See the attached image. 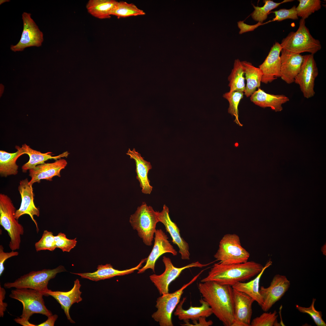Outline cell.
<instances>
[{
    "instance_id": "6da1fadb",
    "label": "cell",
    "mask_w": 326,
    "mask_h": 326,
    "mask_svg": "<svg viewBox=\"0 0 326 326\" xmlns=\"http://www.w3.org/2000/svg\"><path fill=\"white\" fill-rule=\"evenodd\" d=\"M198 288L203 299L209 304L213 314L225 326H232L234 319L233 289L208 281L200 282Z\"/></svg>"
},
{
    "instance_id": "7a4b0ae2",
    "label": "cell",
    "mask_w": 326,
    "mask_h": 326,
    "mask_svg": "<svg viewBox=\"0 0 326 326\" xmlns=\"http://www.w3.org/2000/svg\"><path fill=\"white\" fill-rule=\"evenodd\" d=\"M264 267L261 264L252 261L230 264L219 262L213 266L208 275L201 282L212 281L232 286L238 282L248 280L257 275Z\"/></svg>"
},
{
    "instance_id": "3957f363",
    "label": "cell",
    "mask_w": 326,
    "mask_h": 326,
    "mask_svg": "<svg viewBox=\"0 0 326 326\" xmlns=\"http://www.w3.org/2000/svg\"><path fill=\"white\" fill-rule=\"evenodd\" d=\"M43 296V293L30 289L16 288L12 290L9 297L20 301L23 306L20 318H15V321L23 326H35L29 321L33 314H41L47 317L52 315V312L45 305Z\"/></svg>"
},
{
    "instance_id": "277c9868",
    "label": "cell",
    "mask_w": 326,
    "mask_h": 326,
    "mask_svg": "<svg viewBox=\"0 0 326 326\" xmlns=\"http://www.w3.org/2000/svg\"><path fill=\"white\" fill-rule=\"evenodd\" d=\"M129 222L134 229L146 245L152 244L157 224L159 222L158 212L145 202L138 206L129 217Z\"/></svg>"
},
{
    "instance_id": "5b68a950",
    "label": "cell",
    "mask_w": 326,
    "mask_h": 326,
    "mask_svg": "<svg viewBox=\"0 0 326 326\" xmlns=\"http://www.w3.org/2000/svg\"><path fill=\"white\" fill-rule=\"evenodd\" d=\"M66 271L65 267L62 265L53 269L32 271L21 276L13 282L5 283L4 286L6 289H32L43 293L44 296H48L47 292L50 290L48 288L49 281L54 278L57 273Z\"/></svg>"
},
{
    "instance_id": "8992f818",
    "label": "cell",
    "mask_w": 326,
    "mask_h": 326,
    "mask_svg": "<svg viewBox=\"0 0 326 326\" xmlns=\"http://www.w3.org/2000/svg\"><path fill=\"white\" fill-rule=\"evenodd\" d=\"M16 209L12 200L7 195L0 194V224L6 231L10 238L9 246L11 251L18 250L21 236L24 229L14 217Z\"/></svg>"
},
{
    "instance_id": "52a82bcc",
    "label": "cell",
    "mask_w": 326,
    "mask_h": 326,
    "mask_svg": "<svg viewBox=\"0 0 326 326\" xmlns=\"http://www.w3.org/2000/svg\"><path fill=\"white\" fill-rule=\"evenodd\" d=\"M282 49L297 54L308 52L314 55L321 48L320 41L311 35L305 25V20L301 18L298 29L291 32L282 40Z\"/></svg>"
},
{
    "instance_id": "ba28073f",
    "label": "cell",
    "mask_w": 326,
    "mask_h": 326,
    "mask_svg": "<svg viewBox=\"0 0 326 326\" xmlns=\"http://www.w3.org/2000/svg\"><path fill=\"white\" fill-rule=\"evenodd\" d=\"M205 269L201 271L188 283L184 284L175 292L162 295L156 301L157 311L152 315V318L160 326H174L172 320V313L180 301L184 290L194 282Z\"/></svg>"
},
{
    "instance_id": "9c48e42d",
    "label": "cell",
    "mask_w": 326,
    "mask_h": 326,
    "mask_svg": "<svg viewBox=\"0 0 326 326\" xmlns=\"http://www.w3.org/2000/svg\"><path fill=\"white\" fill-rule=\"evenodd\" d=\"M249 253L241 245L239 236L233 234L224 235L214 257L223 264L245 263L249 258Z\"/></svg>"
},
{
    "instance_id": "30bf717a",
    "label": "cell",
    "mask_w": 326,
    "mask_h": 326,
    "mask_svg": "<svg viewBox=\"0 0 326 326\" xmlns=\"http://www.w3.org/2000/svg\"><path fill=\"white\" fill-rule=\"evenodd\" d=\"M162 261L165 267L164 272L159 275L154 274L149 276L150 280L157 288L160 294L161 295L169 293V285L179 276L184 270L193 267L202 268L214 262L202 264L197 261L182 267H177L173 265L171 260L168 257L163 256Z\"/></svg>"
},
{
    "instance_id": "8fae6325",
    "label": "cell",
    "mask_w": 326,
    "mask_h": 326,
    "mask_svg": "<svg viewBox=\"0 0 326 326\" xmlns=\"http://www.w3.org/2000/svg\"><path fill=\"white\" fill-rule=\"evenodd\" d=\"M303 60L300 71L296 77L294 82L298 85L305 97L308 99L313 97L315 82L318 72L314 55L303 56Z\"/></svg>"
},
{
    "instance_id": "7c38bea8",
    "label": "cell",
    "mask_w": 326,
    "mask_h": 326,
    "mask_svg": "<svg viewBox=\"0 0 326 326\" xmlns=\"http://www.w3.org/2000/svg\"><path fill=\"white\" fill-rule=\"evenodd\" d=\"M23 30L21 39L15 45H11V50L20 51L31 46L40 47L43 41V33L31 17L30 13L24 12L22 15Z\"/></svg>"
},
{
    "instance_id": "4fadbf2b",
    "label": "cell",
    "mask_w": 326,
    "mask_h": 326,
    "mask_svg": "<svg viewBox=\"0 0 326 326\" xmlns=\"http://www.w3.org/2000/svg\"><path fill=\"white\" fill-rule=\"evenodd\" d=\"M290 285V281L286 276L278 274L273 277L269 286H260L259 292L263 300L260 307L263 311H268L284 295Z\"/></svg>"
},
{
    "instance_id": "5bb4252c",
    "label": "cell",
    "mask_w": 326,
    "mask_h": 326,
    "mask_svg": "<svg viewBox=\"0 0 326 326\" xmlns=\"http://www.w3.org/2000/svg\"><path fill=\"white\" fill-rule=\"evenodd\" d=\"M154 243L151 252L147 258L146 264L138 270V273L144 272L149 269L155 273V263L158 258L165 253H171L176 256L177 252L168 240V237L161 229H156L155 233Z\"/></svg>"
},
{
    "instance_id": "9a60e30c",
    "label": "cell",
    "mask_w": 326,
    "mask_h": 326,
    "mask_svg": "<svg viewBox=\"0 0 326 326\" xmlns=\"http://www.w3.org/2000/svg\"><path fill=\"white\" fill-rule=\"evenodd\" d=\"M18 190L21 196V202L19 208L16 211L15 218L18 220L23 215H28L35 223L37 232L38 233L39 229L34 216L39 217L40 212L39 209L34 203L32 185L30 183L27 178H26L20 181Z\"/></svg>"
},
{
    "instance_id": "2e32d148",
    "label": "cell",
    "mask_w": 326,
    "mask_h": 326,
    "mask_svg": "<svg viewBox=\"0 0 326 326\" xmlns=\"http://www.w3.org/2000/svg\"><path fill=\"white\" fill-rule=\"evenodd\" d=\"M233 295L234 319L232 326H250L254 300L245 293L234 289Z\"/></svg>"
},
{
    "instance_id": "e0dca14e",
    "label": "cell",
    "mask_w": 326,
    "mask_h": 326,
    "mask_svg": "<svg viewBox=\"0 0 326 326\" xmlns=\"http://www.w3.org/2000/svg\"><path fill=\"white\" fill-rule=\"evenodd\" d=\"M280 44L276 42L259 68L262 73L261 82L267 84L280 77V54L282 49Z\"/></svg>"
},
{
    "instance_id": "ac0fdd59",
    "label": "cell",
    "mask_w": 326,
    "mask_h": 326,
    "mask_svg": "<svg viewBox=\"0 0 326 326\" xmlns=\"http://www.w3.org/2000/svg\"><path fill=\"white\" fill-rule=\"evenodd\" d=\"M158 214L159 222L163 224L166 231L169 233L171 237L173 243L178 246L181 259L189 260L190 253L189 245L181 237L180 230L177 225L171 219L168 207L164 205L162 210L161 212H158Z\"/></svg>"
},
{
    "instance_id": "d6986e66",
    "label": "cell",
    "mask_w": 326,
    "mask_h": 326,
    "mask_svg": "<svg viewBox=\"0 0 326 326\" xmlns=\"http://www.w3.org/2000/svg\"><path fill=\"white\" fill-rule=\"evenodd\" d=\"M280 56V77L288 84L294 82L299 73L303 62V56L282 49Z\"/></svg>"
},
{
    "instance_id": "ffe728a7",
    "label": "cell",
    "mask_w": 326,
    "mask_h": 326,
    "mask_svg": "<svg viewBox=\"0 0 326 326\" xmlns=\"http://www.w3.org/2000/svg\"><path fill=\"white\" fill-rule=\"evenodd\" d=\"M67 164L66 160L60 158L53 163L37 165L29 170V176L31 177L30 183L33 185L35 183H40L41 180L51 181L54 176L60 177V171L65 168Z\"/></svg>"
},
{
    "instance_id": "44dd1931",
    "label": "cell",
    "mask_w": 326,
    "mask_h": 326,
    "mask_svg": "<svg viewBox=\"0 0 326 326\" xmlns=\"http://www.w3.org/2000/svg\"><path fill=\"white\" fill-rule=\"evenodd\" d=\"M81 286L79 280L76 279L74 281L73 287L68 291H52L50 289L47 292L48 296L53 297L60 305L67 319L72 323L75 322L70 316L69 310L73 304L78 303L82 300L81 297L82 292L80 290Z\"/></svg>"
},
{
    "instance_id": "7402d4cb",
    "label": "cell",
    "mask_w": 326,
    "mask_h": 326,
    "mask_svg": "<svg viewBox=\"0 0 326 326\" xmlns=\"http://www.w3.org/2000/svg\"><path fill=\"white\" fill-rule=\"evenodd\" d=\"M147 258L142 259L139 264L136 267L129 269L124 270H119L114 268L110 264L103 265H99L97 270L92 273H72L78 275L82 278L97 281L100 280L110 279L116 276H122L129 274L133 273L136 270H138L141 267L142 264L146 261Z\"/></svg>"
},
{
    "instance_id": "603a6c76",
    "label": "cell",
    "mask_w": 326,
    "mask_h": 326,
    "mask_svg": "<svg viewBox=\"0 0 326 326\" xmlns=\"http://www.w3.org/2000/svg\"><path fill=\"white\" fill-rule=\"evenodd\" d=\"M126 154L135 162L136 177L139 183L142 192L145 194H150L153 188L148 178L149 171L152 168L150 162L144 160L135 148L132 150L129 149Z\"/></svg>"
},
{
    "instance_id": "cb8c5ba5",
    "label": "cell",
    "mask_w": 326,
    "mask_h": 326,
    "mask_svg": "<svg viewBox=\"0 0 326 326\" xmlns=\"http://www.w3.org/2000/svg\"><path fill=\"white\" fill-rule=\"evenodd\" d=\"M186 299L184 297L177 305L174 312L175 316L178 319L184 322L189 321L190 320H197L200 317L207 318L213 314L212 310L208 303L202 298L200 300L201 305L199 307L191 306L187 310L183 308V305Z\"/></svg>"
},
{
    "instance_id": "d4e9b609",
    "label": "cell",
    "mask_w": 326,
    "mask_h": 326,
    "mask_svg": "<svg viewBox=\"0 0 326 326\" xmlns=\"http://www.w3.org/2000/svg\"><path fill=\"white\" fill-rule=\"evenodd\" d=\"M250 100L255 104L262 108L270 107L275 112L282 110V105L289 101L283 94L275 95L265 92L258 88L251 96Z\"/></svg>"
},
{
    "instance_id": "484cf974",
    "label": "cell",
    "mask_w": 326,
    "mask_h": 326,
    "mask_svg": "<svg viewBox=\"0 0 326 326\" xmlns=\"http://www.w3.org/2000/svg\"><path fill=\"white\" fill-rule=\"evenodd\" d=\"M21 147L24 150L25 154L28 155L29 157V161L22 167V171L24 172L34 168L37 165L44 163L45 161L49 159L57 160L62 157H67L69 154L66 151L58 155L53 156L52 155L53 154H52L51 152L42 153L32 149L26 144H23Z\"/></svg>"
},
{
    "instance_id": "4316f807",
    "label": "cell",
    "mask_w": 326,
    "mask_h": 326,
    "mask_svg": "<svg viewBox=\"0 0 326 326\" xmlns=\"http://www.w3.org/2000/svg\"><path fill=\"white\" fill-rule=\"evenodd\" d=\"M272 263L270 260H268L262 270L254 279L246 283L238 282L232 286V288L247 294L261 306L263 303V300L259 292L260 280L265 270L272 265Z\"/></svg>"
},
{
    "instance_id": "83f0119b",
    "label": "cell",
    "mask_w": 326,
    "mask_h": 326,
    "mask_svg": "<svg viewBox=\"0 0 326 326\" xmlns=\"http://www.w3.org/2000/svg\"><path fill=\"white\" fill-rule=\"evenodd\" d=\"M15 148L17 151L13 153L0 151V174L2 177H7L18 174V166L16 163L17 160L25 153L22 147L16 146Z\"/></svg>"
},
{
    "instance_id": "f1b7e54d",
    "label": "cell",
    "mask_w": 326,
    "mask_h": 326,
    "mask_svg": "<svg viewBox=\"0 0 326 326\" xmlns=\"http://www.w3.org/2000/svg\"><path fill=\"white\" fill-rule=\"evenodd\" d=\"M241 63L247 82L244 92L248 97L256 91L257 88L260 87L262 73L259 68L254 66L250 62L244 61Z\"/></svg>"
},
{
    "instance_id": "f546056e",
    "label": "cell",
    "mask_w": 326,
    "mask_h": 326,
    "mask_svg": "<svg viewBox=\"0 0 326 326\" xmlns=\"http://www.w3.org/2000/svg\"><path fill=\"white\" fill-rule=\"evenodd\" d=\"M117 2L114 0H90L86 8L88 13L95 18H109Z\"/></svg>"
},
{
    "instance_id": "4dcf8cb0",
    "label": "cell",
    "mask_w": 326,
    "mask_h": 326,
    "mask_svg": "<svg viewBox=\"0 0 326 326\" xmlns=\"http://www.w3.org/2000/svg\"><path fill=\"white\" fill-rule=\"evenodd\" d=\"M244 71L241 62L238 59L234 61L233 68L228 77L229 82V92L239 91L244 92L245 85L244 77Z\"/></svg>"
},
{
    "instance_id": "1f68e13d",
    "label": "cell",
    "mask_w": 326,
    "mask_h": 326,
    "mask_svg": "<svg viewBox=\"0 0 326 326\" xmlns=\"http://www.w3.org/2000/svg\"><path fill=\"white\" fill-rule=\"evenodd\" d=\"M145 14V13L143 10L134 4L124 1L118 2L111 13V15L115 16L118 18Z\"/></svg>"
},
{
    "instance_id": "d6a6232c",
    "label": "cell",
    "mask_w": 326,
    "mask_h": 326,
    "mask_svg": "<svg viewBox=\"0 0 326 326\" xmlns=\"http://www.w3.org/2000/svg\"><path fill=\"white\" fill-rule=\"evenodd\" d=\"M292 1L293 0H284L281 2L277 3L270 0H264V5L262 7L255 6L253 5L254 10L251 14V16L254 20L262 23L267 18L268 15L271 10L277 8L282 4Z\"/></svg>"
},
{
    "instance_id": "836d02e7",
    "label": "cell",
    "mask_w": 326,
    "mask_h": 326,
    "mask_svg": "<svg viewBox=\"0 0 326 326\" xmlns=\"http://www.w3.org/2000/svg\"><path fill=\"white\" fill-rule=\"evenodd\" d=\"M244 92L239 91L228 92L223 94V97L229 102V107L228 112L232 116L235 117L234 122L239 126H242L243 125L240 122L238 119V106L240 100L243 97Z\"/></svg>"
},
{
    "instance_id": "e575fe53",
    "label": "cell",
    "mask_w": 326,
    "mask_h": 326,
    "mask_svg": "<svg viewBox=\"0 0 326 326\" xmlns=\"http://www.w3.org/2000/svg\"><path fill=\"white\" fill-rule=\"evenodd\" d=\"M296 7L297 15L305 20L312 13L320 9L321 1L320 0H299Z\"/></svg>"
},
{
    "instance_id": "d590c367",
    "label": "cell",
    "mask_w": 326,
    "mask_h": 326,
    "mask_svg": "<svg viewBox=\"0 0 326 326\" xmlns=\"http://www.w3.org/2000/svg\"><path fill=\"white\" fill-rule=\"evenodd\" d=\"M54 237L52 232L44 230L41 238L35 244L36 251H54L56 248Z\"/></svg>"
},
{
    "instance_id": "8d00e7d4",
    "label": "cell",
    "mask_w": 326,
    "mask_h": 326,
    "mask_svg": "<svg viewBox=\"0 0 326 326\" xmlns=\"http://www.w3.org/2000/svg\"><path fill=\"white\" fill-rule=\"evenodd\" d=\"M316 300L314 298L312 299L311 304L309 307H305L296 305V308L300 312L308 314L317 326H326V324L322 318L321 312L316 310L315 308Z\"/></svg>"
},
{
    "instance_id": "74e56055",
    "label": "cell",
    "mask_w": 326,
    "mask_h": 326,
    "mask_svg": "<svg viewBox=\"0 0 326 326\" xmlns=\"http://www.w3.org/2000/svg\"><path fill=\"white\" fill-rule=\"evenodd\" d=\"M276 310L273 312H265L259 316L253 319L251 323V326H273L277 321L278 315Z\"/></svg>"
},
{
    "instance_id": "f35d334b",
    "label": "cell",
    "mask_w": 326,
    "mask_h": 326,
    "mask_svg": "<svg viewBox=\"0 0 326 326\" xmlns=\"http://www.w3.org/2000/svg\"><path fill=\"white\" fill-rule=\"evenodd\" d=\"M54 238L56 248L60 249L63 252H70L75 246L77 242L76 238L73 239H69L64 233L62 232L59 233Z\"/></svg>"
},
{
    "instance_id": "ab89813d",
    "label": "cell",
    "mask_w": 326,
    "mask_h": 326,
    "mask_svg": "<svg viewBox=\"0 0 326 326\" xmlns=\"http://www.w3.org/2000/svg\"><path fill=\"white\" fill-rule=\"evenodd\" d=\"M274 13L275 17L271 22L277 21H281L285 19H289L293 20H297L298 19L296 7L293 6L289 9H281L275 11H270V13Z\"/></svg>"
},
{
    "instance_id": "60d3db41",
    "label": "cell",
    "mask_w": 326,
    "mask_h": 326,
    "mask_svg": "<svg viewBox=\"0 0 326 326\" xmlns=\"http://www.w3.org/2000/svg\"><path fill=\"white\" fill-rule=\"evenodd\" d=\"M19 254L18 252L11 251L9 252H5L4 250V248L2 245H0V276H1L3 273L5 267L4 263L5 261L8 258L14 256H17Z\"/></svg>"
},
{
    "instance_id": "b9f144b4",
    "label": "cell",
    "mask_w": 326,
    "mask_h": 326,
    "mask_svg": "<svg viewBox=\"0 0 326 326\" xmlns=\"http://www.w3.org/2000/svg\"><path fill=\"white\" fill-rule=\"evenodd\" d=\"M270 22V21L265 23L258 22L254 25H249L244 23V21H239L237 22L238 26L240 29L239 34H241L246 32L253 31L259 26Z\"/></svg>"
},
{
    "instance_id": "7bdbcfd3",
    "label": "cell",
    "mask_w": 326,
    "mask_h": 326,
    "mask_svg": "<svg viewBox=\"0 0 326 326\" xmlns=\"http://www.w3.org/2000/svg\"><path fill=\"white\" fill-rule=\"evenodd\" d=\"M206 318L205 317H200L197 320L193 321V324H190L188 321H187L184 322V324H180L183 326H210L212 325L213 324V321L211 320L207 321Z\"/></svg>"
},
{
    "instance_id": "ee69618b",
    "label": "cell",
    "mask_w": 326,
    "mask_h": 326,
    "mask_svg": "<svg viewBox=\"0 0 326 326\" xmlns=\"http://www.w3.org/2000/svg\"><path fill=\"white\" fill-rule=\"evenodd\" d=\"M6 291L5 289L0 286V317H3L4 312L6 309L8 305L4 302L5 299Z\"/></svg>"
},
{
    "instance_id": "f6af8a7d",
    "label": "cell",
    "mask_w": 326,
    "mask_h": 326,
    "mask_svg": "<svg viewBox=\"0 0 326 326\" xmlns=\"http://www.w3.org/2000/svg\"><path fill=\"white\" fill-rule=\"evenodd\" d=\"M58 317L57 315H52L48 317L47 319L45 321L37 325H35V326H53Z\"/></svg>"
},
{
    "instance_id": "bcb514c9",
    "label": "cell",
    "mask_w": 326,
    "mask_h": 326,
    "mask_svg": "<svg viewBox=\"0 0 326 326\" xmlns=\"http://www.w3.org/2000/svg\"><path fill=\"white\" fill-rule=\"evenodd\" d=\"M9 1L8 0H0V5L2 4L5 2H8Z\"/></svg>"
}]
</instances>
